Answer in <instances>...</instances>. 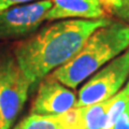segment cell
I'll return each mask as SVG.
<instances>
[{"instance_id":"obj_4","label":"cell","mask_w":129,"mask_h":129,"mask_svg":"<svg viewBox=\"0 0 129 129\" xmlns=\"http://www.w3.org/2000/svg\"><path fill=\"white\" fill-rule=\"evenodd\" d=\"M129 76V47L97 71L79 90L76 108L99 103L115 96Z\"/></svg>"},{"instance_id":"obj_17","label":"cell","mask_w":129,"mask_h":129,"mask_svg":"<svg viewBox=\"0 0 129 129\" xmlns=\"http://www.w3.org/2000/svg\"><path fill=\"white\" fill-rule=\"evenodd\" d=\"M14 129H18V127H17V126H16V127H15V128H14Z\"/></svg>"},{"instance_id":"obj_13","label":"cell","mask_w":129,"mask_h":129,"mask_svg":"<svg viewBox=\"0 0 129 129\" xmlns=\"http://www.w3.org/2000/svg\"><path fill=\"white\" fill-rule=\"evenodd\" d=\"M106 11H109L110 13H116L118 9L122 7L123 0H100Z\"/></svg>"},{"instance_id":"obj_14","label":"cell","mask_w":129,"mask_h":129,"mask_svg":"<svg viewBox=\"0 0 129 129\" xmlns=\"http://www.w3.org/2000/svg\"><path fill=\"white\" fill-rule=\"evenodd\" d=\"M34 1V0H0V12L9 9L11 7L24 5V3Z\"/></svg>"},{"instance_id":"obj_6","label":"cell","mask_w":129,"mask_h":129,"mask_svg":"<svg viewBox=\"0 0 129 129\" xmlns=\"http://www.w3.org/2000/svg\"><path fill=\"white\" fill-rule=\"evenodd\" d=\"M75 106V94L51 74L46 75L40 82L30 114L56 116L69 111Z\"/></svg>"},{"instance_id":"obj_2","label":"cell","mask_w":129,"mask_h":129,"mask_svg":"<svg viewBox=\"0 0 129 129\" xmlns=\"http://www.w3.org/2000/svg\"><path fill=\"white\" fill-rule=\"evenodd\" d=\"M128 47L129 25L123 22H110L92 32L78 54L55 69L52 76L64 86L76 88Z\"/></svg>"},{"instance_id":"obj_9","label":"cell","mask_w":129,"mask_h":129,"mask_svg":"<svg viewBox=\"0 0 129 129\" xmlns=\"http://www.w3.org/2000/svg\"><path fill=\"white\" fill-rule=\"evenodd\" d=\"M129 103V96L124 89L118 91L115 96L111 98L110 106L107 113V120L103 129H113V126L117 122L119 116L123 114L127 104Z\"/></svg>"},{"instance_id":"obj_15","label":"cell","mask_w":129,"mask_h":129,"mask_svg":"<svg viewBox=\"0 0 129 129\" xmlns=\"http://www.w3.org/2000/svg\"><path fill=\"white\" fill-rule=\"evenodd\" d=\"M115 14L118 15L120 18L129 22V0H123L122 7L119 8Z\"/></svg>"},{"instance_id":"obj_5","label":"cell","mask_w":129,"mask_h":129,"mask_svg":"<svg viewBox=\"0 0 129 129\" xmlns=\"http://www.w3.org/2000/svg\"><path fill=\"white\" fill-rule=\"evenodd\" d=\"M53 6L52 0L24 3L0 12V38L16 39L37 30Z\"/></svg>"},{"instance_id":"obj_1","label":"cell","mask_w":129,"mask_h":129,"mask_svg":"<svg viewBox=\"0 0 129 129\" xmlns=\"http://www.w3.org/2000/svg\"><path fill=\"white\" fill-rule=\"evenodd\" d=\"M110 22L108 18L67 19L47 25L18 43L13 55L30 84V90L51 72L74 57L92 32Z\"/></svg>"},{"instance_id":"obj_11","label":"cell","mask_w":129,"mask_h":129,"mask_svg":"<svg viewBox=\"0 0 129 129\" xmlns=\"http://www.w3.org/2000/svg\"><path fill=\"white\" fill-rule=\"evenodd\" d=\"M56 118L62 129H84L81 108L74 107L62 114L56 115Z\"/></svg>"},{"instance_id":"obj_16","label":"cell","mask_w":129,"mask_h":129,"mask_svg":"<svg viewBox=\"0 0 129 129\" xmlns=\"http://www.w3.org/2000/svg\"><path fill=\"white\" fill-rule=\"evenodd\" d=\"M124 90L126 91V94L129 96V81H128V83H127V85H126V87L124 88Z\"/></svg>"},{"instance_id":"obj_12","label":"cell","mask_w":129,"mask_h":129,"mask_svg":"<svg viewBox=\"0 0 129 129\" xmlns=\"http://www.w3.org/2000/svg\"><path fill=\"white\" fill-rule=\"evenodd\" d=\"M113 129H129V103L127 104L123 114L119 116L117 122L113 126Z\"/></svg>"},{"instance_id":"obj_7","label":"cell","mask_w":129,"mask_h":129,"mask_svg":"<svg viewBox=\"0 0 129 129\" xmlns=\"http://www.w3.org/2000/svg\"><path fill=\"white\" fill-rule=\"evenodd\" d=\"M53 6L45 15L47 21L69 17L84 19L106 18V10L100 0H52Z\"/></svg>"},{"instance_id":"obj_3","label":"cell","mask_w":129,"mask_h":129,"mask_svg":"<svg viewBox=\"0 0 129 129\" xmlns=\"http://www.w3.org/2000/svg\"><path fill=\"white\" fill-rule=\"evenodd\" d=\"M30 84L14 55H0V129H11L25 104Z\"/></svg>"},{"instance_id":"obj_8","label":"cell","mask_w":129,"mask_h":129,"mask_svg":"<svg viewBox=\"0 0 129 129\" xmlns=\"http://www.w3.org/2000/svg\"><path fill=\"white\" fill-rule=\"evenodd\" d=\"M111 98L91 106L82 107V118L84 129H103L107 120V113Z\"/></svg>"},{"instance_id":"obj_10","label":"cell","mask_w":129,"mask_h":129,"mask_svg":"<svg viewBox=\"0 0 129 129\" xmlns=\"http://www.w3.org/2000/svg\"><path fill=\"white\" fill-rule=\"evenodd\" d=\"M18 129H62L56 116L30 114L17 125Z\"/></svg>"}]
</instances>
